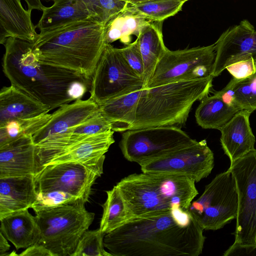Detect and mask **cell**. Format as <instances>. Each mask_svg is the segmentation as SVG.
Returning <instances> with one entry per match:
<instances>
[{
  "mask_svg": "<svg viewBox=\"0 0 256 256\" xmlns=\"http://www.w3.org/2000/svg\"><path fill=\"white\" fill-rule=\"evenodd\" d=\"M189 210L180 206L158 215L131 219L106 234L113 256H198L206 237Z\"/></svg>",
  "mask_w": 256,
  "mask_h": 256,
  "instance_id": "cell-1",
  "label": "cell"
},
{
  "mask_svg": "<svg viewBox=\"0 0 256 256\" xmlns=\"http://www.w3.org/2000/svg\"><path fill=\"white\" fill-rule=\"evenodd\" d=\"M3 44L2 70L11 84L50 110L74 101L70 92L75 82L91 84L92 79L77 72L41 62L33 42L10 37Z\"/></svg>",
  "mask_w": 256,
  "mask_h": 256,
  "instance_id": "cell-2",
  "label": "cell"
},
{
  "mask_svg": "<svg viewBox=\"0 0 256 256\" xmlns=\"http://www.w3.org/2000/svg\"><path fill=\"white\" fill-rule=\"evenodd\" d=\"M106 25L92 19L40 32L33 50L43 63L92 79L104 46Z\"/></svg>",
  "mask_w": 256,
  "mask_h": 256,
  "instance_id": "cell-3",
  "label": "cell"
},
{
  "mask_svg": "<svg viewBox=\"0 0 256 256\" xmlns=\"http://www.w3.org/2000/svg\"><path fill=\"white\" fill-rule=\"evenodd\" d=\"M195 183L184 176L142 172L124 178L116 186L130 220L165 214L176 206L188 210L198 194Z\"/></svg>",
  "mask_w": 256,
  "mask_h": 256,
  "instance_id": "cell-4",
  "label": "cell"
},
{
  "mask_svg": "<svg viewBox=\"0 0 256 256\" xmlns=\"http://www.w3.org/2000/svg\"><path fill=\"white\" fill-rule=\"evenodd\" d=\"M214 77L180 81L142 90L129 130L184 124L193 104L208 96Z\"/></svg>",
  "mask_w": 256,
  "mask_h": 256,
  "instance_id": "cell-5",
  "label": "cell"
},
{
  "mask_svg": "<svg viewBox=\"0 0 256 256\" xmlns=\"http://www.w3.org/2000/svg\"><path fill=\"white\" fill-rule=\"evenodd\" d=\"M86 202L78 198L35 212L40 230L38 242L53 256H71L81 236L88 230L94 214L86 209Z\"/></svg>",
  "mask_w": 256,
  "mask_h": 256,
  "instance_id": "cell-6",
  "label": "cell"
},
{
  "mask_svg": "<svg viewBox=\"0 0 256 256\" xmlns=\"http://www.w3.org/2000/svg\"><path fill=\"white\" fill-rule=\"evenodd\" d=\"M144 80L128 64L120 48L106 44L90 86V98L98 106L130 93L144 90Z\"/></svg>",
  "mask_w": 256,
  "mask_h": 256,
  "instance_id": "cell-7",
  "label": "cell"
},
{
  "mask_svg": "<svg viewBox=\"0 0 256 256\" xmlns=\"http://www.w3.org/2000/svg\"><path fill=\"white\" fill-rule=\"evenodd\" d=\"M196 142L179 126H161L127 130L119 146L126 160L140 165Z\"/></svg>",
  "mask_w": 256,
  "mask_h": 256,
  "instance_id": "cell-8",
  "label": "cell"
},
{
  "mask_svg": "<svg viewBox=\"0 0 256 256\" xmlns=\"http://www.w3.org/2000/svg\"><path fill=\"white\" fill-rule=\"evenodd\" d=\"M238 206L234 178L230 170L217 174L189 207L204 230H217L236 218Z\"/></svg>",
  "mask_w": 256,
  "mask_h": 256,
  "instance_id": "cell-9",
  "label": "cell"
},
{
  "mask_svg": "<svg viewBox=\"0 0 256 256\" xmlns=\"http://www.w3.org/2000/svg\"><path fill=\"white\" fill-rule=\"evenodd\" d=\"M216 56L214 44L176 50L168 49L144 89L211 76Z\"/></svg>",
  "mask_w": 256,
  "mask_h": 256,
  "instance_id": "cell-10",
  "label": "cell"
},
{
  "mask_svg": "<svg viewBox=\"0 0 256 256\" xmlns=\"http://www.w3.org/2000/svg\"><path fill=\"white\" fill-rule=\"evenodd\" d=\"M238 201L234 243L256 245V150L230 164Z\"/></svg>",
  "mask_w": 256,
  "mask_h": 256,
  "instance_id": "cell-11",
  "label": "cell"
},
{
  "mask_svg": "<svg viewBox=\"0 0 256 256\" xmlns=\"http://www.w3.org/2000/svg\"><path fill=\"white\" fill-rule=\"evenodd\" d=\"M103 165L70 162L43 166L35 176L37 192L60 191L87 202L93 184L103 173Z\"/></svg>",
  "mask_w": 256,
  "mask_h": 256,
  "instance_id": "cell-12",
  "label": "cell"
},
{
  "mask_svg": "<svg viewBox=\"0 0 256 256\" xmlns=\"http://www.w3.org/2000/svg\"><path fill=\"white\" fill-rule=\"evenodd\" d=\"M140 166L143 172L184 176L198 182L210 174L214 156L203 140Z\"/></svg>",
  "mask_w": 256,
  "mask_h": 256,
  "instance_id": "cell-13",
  "label": "cell"
},
{
  "mask_svg": "<svg viewBox=\"0 0 256 256\" xmlns=\"http://www.w3.org/2000/svg\"><path fill=\"white\" fill-rule=\"evenodd\" d=\"M214 44L216 56L212 74L214 77L239 61L252 59L256 64V30L247 20L226 30Z\"/></svg>",
  "mask_w": 256,
  "mask_h": 256,
  "instance_id": "cell-14",
  "label": "cell"
},
{
  "mask_svg": "<svg viewBox=\"0 0 256 256\" xmlns=\"http://www.w3.org/2000/svg\"><path fill=\"white\" fill-rule=\"evenodd\" d=\"M32 134L24 135L0 146V178L36 176L40 170Z\"/></svg>",
  "mask_w": 256,
  "mask_h": 256,
  "instance_id": "cell-15",
  "label": "cell"
},
{
  "mask_svg": "<svg viewBox=\"0 0 256 256\" xmlns=\"http://www.w3.org/2000/svg\"><path fill=\"white\" fill-rule=\"evenodd\" d=\"M98 108V105L90 98L62 105L52 114L48 122L32 135L34 144L36 146L51 137L66 132L84 122Z\"/></svg>",
  "mask_w": 256,
  "mask_h": 256,
  "instance_id": "cell-16",
  "label": "cell"
},
{
  "mask_svg": "<svg viewBox=\"0 0 256 256\" xmlns=\"http://www.w3.org/2000/svg\"><path fill=\"white\" fill-rule=\"evenodd\" d=\"M252 113L239 110L219 130L222 148L230 164L254 150L256 138L249 120Z\"/></svg>",
  "mask_w": 256,
  "mask_h": 256,
  "instance_id": "cell-17",
  "label": "cell"
},
{
  "mask_svg": "<svg viewBox=\"0 0 256 256\" xmlns=\"http://www.w3.org/2000/svg\"><path fill=\"white\" fill-rule=\"evenodd\" d=\"M32 10H26L21 0H0V43L10 37L34 42L38 34L31 18Z\"/></svg>",
  "mask_w": 256,
  "mask_h": 256,
  "instance_id": "cell-18",
  "label": "cell"
},
{
  "mask_svg": "<svg viewBox=\"0 0 256 256\" xmlns=\"http://www.w3.org/2000/svg\"><path fill=\"white\" fill-rule=\"evenodd\" d=\"M35 176L0 178V217L31 208L38 194Z\"/></svg>",
  "mask_w": 256,
  "mask_h": 256,
  "instance_id": "cell-19",
  "label": "cell"
},
{
  "mask_svg": "<svg viewBox=\"0 0 256 256\" xmlns=\"http://www.w3.org/2000/svg\"><path fill=\"white\" fill-rule=\"evenodd\" d=\"M50 110L48 107L12 84L0 90V125L35 117Z\"/></svg>",
  "mask_w": 256,
  "mask_h": 256,
  "instance_id": "cell-20",
  "label": "cell"
},
{
  "mask_svg": "<svg viewBox=\"0 0 256 256\" xmlns=\"http://www.w3.org/2000/svg\"><path fill=\"white\" fill-rule=\"evenodd\" d=\"M0 231L16 249L27 248L38 242L40 230L34 216L28 209L14 212L0 217Z\"/></svg>",
  "mask_w": 256,
  "mask_h": 256,
  "instance_id": "cell-21",
  "label": "cell"
},
{
  "mask_svg": "<svg viewBox=\"0 0 256 256\" xmlns=\"http://www.w3.org/2000/svg\"><path fill=\"white\" fill-rule=\"evenodd\" d=\"M42 12L36 26L40 32L68 23L94 18L84 0H55L52 6H45Z\"/></svg>",
  "mask_w": 256,
  "mask_h": 256,
  "instance_id": "cell-22",
  "label": "cell"
},
{
  "mask_svg": "<svg viewBox=\"0 0 256 256\" xmlns=\"http://www.w3.org/2000/svg\"><path fill=\"white\" fill-rule=\"evenodd\" d=\"M163 22H150L144 28L136 39L144 60V80L146 85L158 62L168 50L163 40Z\"/></svg>",
  "mask_w": 256,
  "mask_h": 256,
  "instance_id": "cell-23",
  "label": "cell"
},
{
  "mask_svg": "<svg viewBox=\"0 0 256 256\" xmlns=\"http://www.w3.org/2000/svg\"><path fill=\"white\" fill-rule=\"evenodd\" d=\"M150 20L130 4L106 24L105 40L111 44L120 40L124 44L131 43L132 36L136 38Z\"/></svg>",
  "mask_w": 256,
  "mask_h": 256,
  "instance_id": "cell-24",
  "label": "cell"
},
{
  "mask_svg": "<svg viewBox=\"0 0 256 256\" xmlns=\"http://www.w3.org/2000/svg\"><path fill=\"white\" fill-rule=\"evenodd\" d=\"M142 90L111 99L98 106L100 110L110 122L112 130L114 132L128 130L134 123Z\"/></svg>",
  "mask_w": 256,
  "mask_h": 256,
  "instance_id": "cell-25",
  "label": "cell"
},
{
  "mask_svg": "<svg viewBox=\"0 0 256 256\" xmlns=\"http://www.w3.org/2000/svg\"><path fill=\"white\" fill-rule=\"evenodd\" d=\"M239 110L229 106L214 94L201 100L196 109L195 117L197 124L202 128L219 130Z\"/></svg>",
  "mask_w": 256,
  "mask_h": 256,
  "instance_id": "cell-26",
  "label": "cell"
},
{
  "mask_svg": "<svg viewBox=\"0 0 256 256\" xmlns=\"http://www.w3.org/2000/svg\"><path fill=\"white\" fill-rule=\"evenodd\" d=\"M106 192L107 198L102 204L103 212L100 226L105 234L121 226L130 220L126 203L116 186Z\"/></svg>",
  "mask_w": 256,
  "mask_h": 256,
  "instance_id": "cell-27",
  "label": "cell"
},
{
  "mask_svg": "<svg viewBox=\"0 0 256 256\" xmlns=\"http://www.w3.org/2000/svg\"><path fill=\"white\" fill-rule=\"evenodd\" d=\"M51 117L52 114L48 112L0 125V146L22 136L34 134L48 122Z\"/></svg>",
  "mask_w": 256,
  "mask_h": 256,
  "instance_id": "cell-28",
  "label": "cell"
},
{
  "mask_svg": "<svg viewBox=\"0 0 256 256\" xmlns=\"http://www.w3.org/2000/svg\"><path fill=\"white\" fill-rule=\"evenodd\" d=\"M187 0H147L132 4L150 21H164L180 11Z\"/></svg>",
  "mask_w": 256,
  "mask_h": 256,
  "instance_id": "cell-29",
  "label": "cell"
},
{
  "mask_svg": "<svg viewBox=\"0 0 256 256\" xmlns=\"http://www.w3.org/2000/svg\"><path fill=\"white\" fill-rule=\"evenodd\" d=\"M230 82L234 90L237 108L251 112L256 110V74L242 80L233 78Z\"/></svg>",
  "mask_w": 256,
  "mask_h": 256,
  "instance_id": "cell-30",
  "label": "cell"
},
{
  "mask_svg": "<svg viewBox=\"0 0 256 256\" xmlns=\"http://www.w3.org/2000/svg\"><path fill=\"white\" fill-rule=\"evenodd\" d=\"M105 235L100 228L86 230L71 256H112L104 250V238Z\"/></svg>",
  "mask_w": 256,
  "mask_h": 256,
  "instance_id": "cell-31",
  "label": "cell"
},
{
  "mask_svg": "<svg viewBox=\"0 0 256 256\" xmlns=\"http://www.w3.org/2000/svg\"><path fill=\"white\" fill-rule=\"evenodd\" d=\"M112 130L110 122L98 110L84 122L66 133L90 136ZM65 134V133H64Z\"/></svg>",
  "mask_w": 256,
  "mask_h": 256,
  "instance_id": "cell-32",
  "label": "cell"
},
{
  "mask_svg": "<svg viewBox=\"0 0 256 256\" xmlns=\"http://www.w3.org/2000/svg\"><path fill=\"white\" fill-rule=\"evenodd\" d=\"M37 192L36 199L31 206L35 212L80 198L60 191Z\"/></svg>",
  "mask_w": 256,
  "mask_h": 256,
  "instance_id": "cell-33",
  "label": "cell"
},
{
  "mask_svg": "<svg viewBox=\"0 0 256 256\" xmlns=\"http://www.w3.org/2000/svg\"><path fill=\"white\" fill-rule=\"evenodd\" d=\"M128 4L123 0H98L94 8V20L106 25Z\"/></svg>",
  "mask_w": 256,
  "mask_h": 256,
  "instance_id": "cell-34",
  "label": "cell"
},
{
  "mask_svg": "<svg viewBox=\"0 0 256 256\" xmlns=\"http://www.w3.org/2000/svg\"><path fill=\"white\" fill-rule=\"evenodd\" d=\"M120 50L129 66L144 79V60L136 40L120 48Z\"/></svg>",
  "mask_w": 256,
  "mask_h": 256,
  "instance_id": "cell-35",
  "label": "cell"
},
{
  "mask_svg": "<svg viewBox=\"0 0 256 256\" xmlns=\"http://www.w3.org/2000/svg\"><path fill=\"white\" fill-rule=\"evenodd\" d=\"M226 69L233 78L242 80L253 75L256 72V64L252 59H248L234 62Z\"/></svg>",
  "mask_w": 256,
  "mask_h": 256,
  "instance_id": "cell-36",
  "label": "cell"
},
{
  "mask_svg": "<svg viewBox=\"0 0 256 256\" xmlns=\"http://www.w3.org/2000/svg\"><path fill=\"white\" fill-rule=\"evenodd\" d=\"M224 256H256V245L234 243L224 254Z\"/></svg>",
  "mask_w": 256,
  "mask_h": 256,
  "instance_id": "cell-37",
  "label": "cell"
},
{
  "mask_svg": "<svg viewBox=\"0 0 256 256\" xmlns=\"http://www.w3.org/2000/svg\"><path fill=\"white\" fill-rule=\"evenodd\" d=\"M214 94L218 96L229 106L238 108L235 100L234 90L230 82L223 89L215 92Z\"/></svg>",
  "mask_w": 256,
  "mask_h": 256,
  "instance_id": "cell-38",
  "label": "cell"
},
{
  "mask_svg": "<svg viewBox=\"0 0 256 256\" xmlns=\"http://www.w3.org/2000/svg\"><path fill=\"white\" fill-rule=\"evenodd\" d=\"M19 256H53L52 253L43 245L37 242L18 254Z\"/></svg>",
  "mask_w": 256,
  "mask_h": 256,
  "instance_id": "cell-39",
  "label": "cell"
},
{
  "mask_svg": "<svg viewBox=\"0 0 256 256\" xmlns=\"http://www.w3.org/2000/svg\"><path fill=\"white\" fill-rule=\"evenodd\" d=\"M10 246L8 239L0 232V256H6Z\"/></svg>",
  "mask_w": 256,
  "mask_h": 256,
  "instance_id": "cell-40",
  "label": "cell"
},
{
  "mask_svg": "<svg viewBox=\"0 0 256 256\" xmlns=\"http://www.w3.org/2000/svg\"><path fill=\"white\" fill-rule=\"evenodd\" d=\"M28 5V8L37 10L42 11L45 6H44L41 0H24Z\"/></svg>",
  "mask_w": 256,
  "mask_h": 256,
  "instance_id": "cell-41",
  "label": "cell"
},
{
  "mask_svg": "<svg viewBox=\"0 0 256 256\" xmlns=\"http://www.w3.org/2000/svg\"><path fill=\"white\" fill-rule=\"evenodd\" d=\"M87 6H88L89 10L94 15V6L97 2L98 0H84Z\"/></svg>",
  "mask_w": 256,
  "mask_h": 256,
  "instance_id": "cell-42",
  "label": "cell"
},
{
  "mask_svg": "<svg viewBox=\"0 0 256 256\" xmlns=\"http://www.w3.org/2000/svg\"><path fill=\"white\" fill-rule=\"evenodd\" d=\"M124 0L126 2H128L130 4H137L138 2H143L144 0Z\"/></svg>",
  "mask_w": 256,
  "mask_h": 256,
  "instance_id": "cell-43",
  "label": "cell"
},
{
  "mask_svg": "<svg viewBox=\"0 0 256 256\" xmlns=\"http://www.w3.org/2000/svg\"><path fill=\"white\" fill-rule=\"evenodd\" d=\"M46 0V1H52V2H54L55 0Z\"/></svg>",
  "mask_w": 256,
  "mask_h": 256,
  "instance_id": "cell-44",
  "label": "cell"
},
{
  "mask_svg": "<svg viewBox=\"0 0 256 256\" xmlns=\"http://www.w3.org/2000/svg\"><path fill=\"white\" fill-rule=\"evenodd\" d=\"M254 74H256V72Z\"/></svg>",
  "mask_w": 256,
  "mask_h": 256,
  "instance_id": "cell-45",
  "label": "cell"
}]
</instances>
